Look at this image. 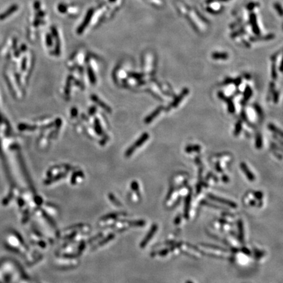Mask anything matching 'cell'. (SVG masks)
<instances>
[{"instance_id":"obj_1","label":"cell","mask_w":283,"mask_h":283,"mask_svg":"<svg viewBox=\"0 0 283 283\" xmlns=\"http://www.w3.org/2000/svg\"><path fill=\"white\" fill-rule=\"evenodd\" d=\"M189 92V89L188 88H184V89L181 91V92L180 93V95L176 97V98L172 101V102L170 104V105L166 108L165 111L168 112L171 110V109L172 108H176L178 105L180 104V103L182 101V100L186 96L188 93Z\"/></svg>"},{"instance_id":"obj_2","label":"cell","mask_w":283,"mask_h":283,"mask_svg":"<svg viewBox=\"0 0 283 283\" xmlns=\"http://www.w3.org/2000/svg\"><path fill=\"white\" fill-rule=\"evenodd\" d=\"M148 138H149L148 133H143L142 136L138 138V140L135 142L127 151H126V155L130 156V155H132L133 154V152L135 151V150L137 149L138 147H139L140 146H142L146 140H148Z\"/></svg>"},{"instance_id":"obj_3","label":"cell","mask_w":283,"mask_h":283,"mask_svg":"<svg viewBox=\"0 0 283 283\" xmlns=\"http://www.w3.org/2000/svg\"><path fill=\"white\" fill-rule=\"evenodd\" d=\"M218 96L219 99L222 100L223 101H224L227 104V109H228V112L230 113H233L235 112V107L234 103L230 98H228L227 97L224 93L222 91H219L218 92Z\"/></svg>"},{"instance_id":"obj_4","label":"cell","mask_w":283,"mask_h":283,"mask_svg":"<svg viewBox=\"0 0 283 283\" xmlns=\"http://www.w3.org/2000/svg\"><path fill=\"white\" fill-rule=\"evenodd\" d=\"M203 250L205 251L208 254L212 256H225V251L222 250V248L217 247H212V246H204L202 247Z\"/></svg>"},{"instance_id":"obj_5","label":"cell","mask_w":283,"mask_h":283,"mask_svg":"<svg viewBox=\"0 0 283 283\" xmlns=\"http://www.w3.org/2000/svg\"><path fill=\"white\" fill-rule=\"evenodd\" d=\"M163 109H164V107L163 106V105H159V106L156 108L153 112L151 113L148 116L146 117V119H144L145 123L146 124L150 123L151 121H153V120L155 119V117H157L159 115L160 113L161 112Z\"/></svg>"},{"instance_id":"obj_6","label":"cell","mask_w":283,"mask_h":283,"mask_svg":"<svg viewBox=\"0 0 283 283\" xmlns=\"http://www.w3.org/2000/svg\"><path fill=\"white\" fill-rule=\"evenodd\" d=\"M209 197L211 198V199H212L214 201H217L218 202H220V203L224 205H227L228 206H230V207H231V208H236V205L233 201H228V200L225 199V198H223L219 197H217L216 195H209Z\"/></svg>"},{"instance_id":"obj_7","label":"cell","mask_w":283,"mask_h":283,"mask_svg":"<svg viewBox=\"0 0 283 283\" xmlns=\"http://www.w3.org/2000/svg\"><path fill=\"white\" fill-rule=\"evenodd\" d=\"M240 167L249 180L251 181L255 180V176L253 174V173L250 171V169H249L247 165V164L245 163H244V162L240 163Z\"/></svg>"},{"instance_id":"obj_8","label":"cell","mask_w":283,"mask_h":283,"mask_svg":"<svg viewBox=\"0 0 283 283\" xmlns=\"http://www.w3.org/2000/svg\"><path fill=\"white\" fill-rule=\"evenodd\" d=\"M157 228H158V227H157V225H154L153 226H152V227L151 228V230L149 231L148 234H147V235H146V237L144 239H143L142 243L141 244V246H142L141 247H144L146 246V244L150 241V240L152 237H153V236L155 233V232L157 231Z\"/></svg>"},{"instance_id":"obj_9","label":"cell","mask_w":283,"mask_h":283,"mask_svg":"<svg viewBox=\"0 0 283 283\" xmlns=\"http://www.w3.org/2000/svg\"><path fill=\"white\" fill-rule=\"evenodd\" d=\"M201 150V146L200 145H188L185 148V151L188 154L192 153V152H199Z\"/></svg>"},{"instance_id":"obj_10","label":"cell","mask_w":283,"mask_h":283,"mask_svg":"<svg viewBox=\"0 0 283 283\" xmlns=\"http://www.w3.org/2000/svg\"><path fill=\"white\" fill-rule=\"evenodd\" d=\"M252 95V90L251 87L247 85L245 87V90L244 91V95H243V102H247V101L250 98V97Z\"/></svg>"},{"instance_id":"obj_11","label":"cell","mask_w":283,"mask_h":283,"mask_svg":"<svg viewBox=\"0 0 283 283\" xmlns=\"http://www.w3.org/2000/svg\"><path fill=\"white\" fill-rule=\"evenodd\" d=\"M263 146V139L260 133H257L255 138V147L257 150H260Z\"/></svg>"},{"instance_id":"obj_12","label":"cell","mask_w":283,"mask_h":283,"mask_svg":"<svg viewBox=\"0 0 283 283\" xmlns=\"http://www.w3.org/2000/svg\"><path fill=\"white\" fill-rule=\"evenodd\" d=\"M16 9H17V6H16V5L12 6L7 11H5V12H3V14H2L1 15H0V20H3V19H6L7 16H9L10 15H11L12 12H15Z\"/></svg>"},{"instance_id":"obj_13","label":"cell","mask_w":283,"mask_h":283,"mask_svg":"<svg viewBox=\"0 0 283 283\" xmlns=\"http://www.w3.org/2000/svg\"><path fill=\"white\" fill-rule=\"evenodd\" d=\"M212 57L215 60H226L228 58V54L225 53H214Z\"/></svg>"},{"instance_id":"obj_14","label":"cell","mask_w":283,"mask_h":283,"mask_svg":"<svg viewBox=\"0 0 283 283\" xmlns=\"http://www.w3.org/2000/svg\"><path fill=\"white\" fill-rule=\"evenodd\" d=\"M243 129V122L241 120H239L235 124V129H234V132L233 134L235 136H237L240 134V132H241Z\"/></svg>"},{"instance_id":"obj_15","label":"cell","mask_w":283,"mask_h":283,"mask_svg":"<svg viewBox=\"0 0 283 283\" xmlns=\"http://www.w3.org/2000/svg\"><path fill=\"white\" fill-rule=\"evenodd\" d=\"M268 129H269L270 130H271V132H273L274 133H275V134H278V135H279V136H280L281 138L282 137V131H281V130L277 128V126H276L275 125H274L271 124V123L269 124V125H268Z\"/></svg>"},{"instance_id":"obj_16","label":"cell","mask_w":283,"mask_h":283,"mask_svg":"<svg viewBox=\"0 0 283 283\" xmlns=\"http://www.w3.org/2000/svg\"><path fill=\"white\" fill-rule=\"evenodd\" d=\"M271 78L273 80H276L277 79L276 65L274 64V63H273L271 66Z\"/></svg>"},{"instance_id":"obj_17","label":"cell","mask_w":283,"mask_h":283,"mask_svg":"<svg viewBox=\"0 0 283 283\" xmlns=\"http://www.w3.org/2000/svg\"><path fill=\"white\" fill-rule=\"evenodd\" d=\"M239 235L240 240H244V231H243V225L241 221H239Z\"/></svg>"},{"instance_id":"obj_18","label":"cell","mask_w":283,"mask_h":283,"mask_svg":"<svg viewBox=\"0 0 283 283\" xmlns=\"http://www.w3.org/2000/svg\"><path fill=\"white\" fill-rule=\"evenodd\" d=\"M274 87H275V84H274V83L273 81H271V82H270V84H269V94H268V97H267V100L269 101V99H270V96L272 95L273 94V92H274Z\"/></svg>"},{"instance_id":"obj_19","label":"cell","mask_w":283,"mask_h":283,"mask_svg":"<svg viewBox=\"0 0 283 283\" xmlns=\"http://www.w3.org/2000/svg\"><path fill=\"white\" fill-rule=\"evenodd\" d=\"M279 94L280 92L279 91H274L273 92V101L274 103H278V99H279Z\"/></svg>"},{"instance_id":"obj_20","label":"cell","mask_w":283,"mask_h":283,"mask_svg":"<svg viewBox=\"0 0 283 283\" xmlns=\"http://www.w3.org/2000/svg\"><path fill=\"white\" fill-rule=\"evenodd\" d=\"M190 201H191V197H190V196H189L186 199V202H185V204H186L185 206V216H188V211L189 209V205H190Z\"/></svg>"},{"instance_id":"obj_21","label":"cell","mask_w":283,"mask_h":283,"mask_svg":"<svg viewBox=\"0 0 283 283\" xmlns=\"http://www.w3.org/2000/svg\"><path fill=\"white\" fill-rule=\"evenodd\" d=\"M254 107L256 109V112L258 113V115L260 117H261L263 116V112H262V109H261V107L260 106V105L258 104H254Z\"/></svg>"},{"instance_id":"obj_22","label":"cell","mask_w":283,"mask_h":283,"mask_svg":"<svg viewBox=\"0 0 283 283\" xmlns=\"http://www.w3.org/2000/svg\"><path fill=\"white\" fill-rule=\"evenodd\" d=\"M232 83H233V79L231 78H227L224 80V81H223V82L222 83V85H230V84Z\"/></svg>"},{"instance_id":"obj_23","label":"cell","mask_w":283,"mask_h":283,"mask_svg":"<svg viewBox=\"0 0 283 283\" xmlns=\"http://www.w3.org/2000/svg\"><path fill=\"white\" fill-rule=\"evenodd\" d=\"M241 82H242V78L240 77H239L236 79H233V83L235 84V86L238 87V86L240 85V84L241 83Z\"/></svg>"},{"instance_id":"obj_24","label":"cell","mask_w":283,"mask_h":283,"mask_svg":"<svg viewBox=\"0 0 283 283\" xmlns=\"http://www.w3.org/2000/svg\"><path fill=\"white\" fill-rule=\"evenodd\" d=\"M216 170L218 172H222V169L221 168V166L219 165V163L218 162H217L216 164Z\"/></svg>"},{"instance_id":"obj_25","label":"cell","mask_w":283,"mask_h":283,"mask_svg":"<svg viewBox=\"0 0 283 283\" xmlns=\"http://www.w3.org/2000/svg\"><path fill=\"white\" fill-rule=\"evenodd\" d=\"M222 180L224 181V182H227V181H229V178H228L226 175H223L222 176Z\"/></svg>"},{"instance_id":"obj_26","label":"cell","mask_w":283,"mask_h":283,"mask_svg":"<svg viewBox=\"0 0 283 283\" xmlns=\"http://www.w3.org/2000/svg\"><path fill=\"white\" fill-rule=\"evenodd\" d=\"M186 283H193V282H191V281H188L186 282Z\"/></svg>"}]
</instances>
